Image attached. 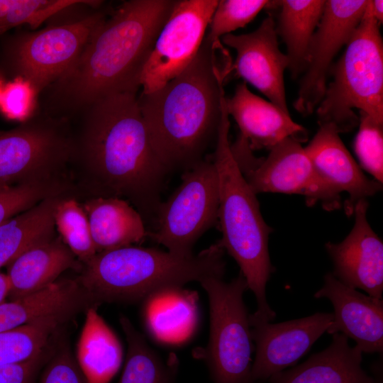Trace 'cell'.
I'll return each mask as SVG.
<instances>
[{"mask_svg": "<svg viewBox=\"0 0 383 383\" xmlns=\"http://www.w3.org/2000/svg\"><path fill=\"white\" fill-rule=\"evenodd\" d=\"M120 323L128 343V353L118 383H174L179 366L178 359L171 353L164 362L158 353L125 316Z\"/></svg>", "mask_w": 383, "mask_h": 383, "instance_id": "cell-28", "label": "cell"}, {"mask_svg": "<svg viewBox=\"0 0 383 383\" xmlns=\"http://www.w3.org/2000/svg\"><path fill=\"white\" fill-rule=\"evenodd\" d=\"M218 179L211 156L184 171L179 186L161 201L148 236L172 254L190 256L197 240L218 222Z\"/></svg>", "mask_w": 383, "mask_h": 383, "instance_id": "cell-9", "label": "cell"}, {"mask_svg": "<svg viewBox=\"0 0 383 383\" xmlns=\"http://www.w3.org/2000/svg\"><path fill=\"white\" fill-rule=\"evenodd\" d=\"M325 0L278 1L279 13L276 32L287 47L293 79L303 74L309 62V50L321 18Z\"/></svg>", "mask_w": 383, "mask_h": 383, "instance_id": "cell-26", "label": "cell"}, {"mask_svg": "<svg viewBox=\"0 0 383 383\" xmlns=\"http://www.w3.org/2000/svg\"><path fill=\"white\" fill-rule=\"evenodd\" d=\"M7 266L9 296L15 300L54 283L64 271L75 267L76 262L75 255L57 238L30 248Z\"/></svg>", "mask_w": 383, "mask_h": 383, "instance_id": "cell-22", "label": "cell"}, {"mask_svg": "<svg viewBox=\"0 0 383 383\" xmlns=\"http://www.w3.org/2000/svg\"><path fill=\"white\" fill-rule=\"evenodd\" d=\"M379 26L368 1L344 52L331 68L333 79L316 109L318 125L331 124L339 133L350 132L358 125L356 109L383 124V42Z\"/></svg>", "mask_w": 383, "mask_h": 383, "instance_id": "cell-6", "label": "cell"}, {"mask_svg": "<svg viewBox=\"0 0 383 383\" xmlns=\"http://www.w3.org/2000/svg\"><path fill=\"white\" fill-rule=\"evenodd\" d=\"M221 40L236 52L231 71L259 90L271 103L289 113L284 74L289 62L279 48L273 17L269 15L251 33L227 34Z\"/></svg>", "mask_w": 383, "mask_h": 383, "instance_id": "cell-15", "label": "cell"}, {"mask_svg": "<svg viewBox=\"0 0 383 383\" xmlns=\"http://www.w3.org/2000/svg\"><path fill=\"white\" fill-rule=\"evenodd\" d=\"M38 94L28 81L22 77H14L4 87L0 98V112L6 119L23 123L31 118Z\"/></svg>", "mask_w": 383, "mask_h": 383, "instance_id": "cell-33", "label": "cell"}, {"mask_svg": "<svg viewBox=\"0 0 383 383\" xmlns=\"http://www.w3.org/2000/svg\"><path fill=\"white\" fill-rule=\"evenodd\" d=\"M226 108L240 129L239 138L254 151L270 150L287 138L301 143L306 129L279 107L252 93L243 82L237 85L231 97L225 99Z\"/></svg>", "mask_w": 383, "mask_h": 383, "instance_id": "cell-19", "label": "cell"}, {"mask_svg": "<svg viewBox=\"0 0 383 383\" xmlns=\"http://www.w3.org/2000/svg\"><path fill=\"white\" fill-rule=\"evenodd\" d=\"M301 143L289 137L272 148L266 157H255L248 148L233 156L255 194H299L309 206L319 203L328 211L340 208V194L318 174Z\"/></svg>", "mask_w": 383, "mask_h": 383, "instance_id": "cell-10", "label": "cell"}, {"mask_svg": "<svg viewBox=\"0 0 383 383\" xmlns=\"http://www.w3.org/2000/svg\"><path fill=\"white\" fill-rule=\"evenodd\" d=\"M318 126V131L304 150L322 179L338 193L348 194L344 207L346 214L352 215L359 201L374 195L382 185L363 174L334 126Z\"/></svg>", "mask_w": 383, "mask_h": 383, "instance_id": "cell-18", "label": "cell"}, {"mask_svg": "<svg viewBox=\"0 0 383 383\" xmlns=\"http://www.w3.org/2000/svg\"><path fill=\"white\" fill-rule=\"evenodd\" d=\"M231 60L221 42L206 37L196 57L160 89L138 96L150 142L170 172L202 160L216 140Z\"/></svg>", "mask_w": 383, "mask_h": 383, "instance_id": "cell-2", "label": "cell"}, {"mask_svg": "<svg viewBox=\"0 0 383 383\" xmlns=\"http://www.w3.org/2000/svg\"><path fill=\"white\" fill-rule=\"evenodd\" d=\"M11 3L12 0H0V27L11 7Z\"/></svg>", "mask_w": 383, "mask_h": 383, "instance_id": "cell-39", "label": "cell"}, {"mask_svg": "<svg viewBox=\"0 0 383 383\" xmlns=\"http://www.w3.org/2000/svg\"><path fill=\"white\" fill-rule=\"evenodd\" d=\"M82 150L104 192L132 199L153 227L169 172L150 142L137 92L107 95L84 109Z\"/></svg>", "mask_w": 383, "mask_h": 383, "instance_id": "cell-3", "label": "cell"}, {"mask_svg": "<svg viewBox=\"0 0 383 383\" xmlns=\"http://www.w3.org/2000/svg\"><path fill=\"white\" fill-rule=\"evenodd\" d=\"M45 194L40 182L0 186V225L39 203Z\"/></svg>", "mask_w": 383, "mask_h": 383, "instance_id": "cell-34", "label": "cell"}, {"mask_svg": "<svg viewBox=\"0 0 383 383\" xmlns=\"http://www.w3.org/2000/svg\"><path fill=\"white\" fill-rule=\"evenodd\" d=\"M368 1L327 0L309 50V62L301 79L294 109L311 114L321 101L332 62L359 25Z\"/></svg>", "mask_w": 383, "mask_h": 383, "instance_id": "cell-12", "label": "cell"}, {"mask_svg": "<svg viewBox=\"0 0 383 383\" xmlns=\"http://www.w3.org/2000/svg\"><path fill=\"white\" fill-rule=\"evenodd\" d=\"M68 316L54 315L0 332V365L17 363L43 353L52 335Z\"/></svg>", "mask_w": 383, "mask_h": 383, "instance_id": "cell-29", "label": "cell"}, {"mask_svg": "<svg viewBox=\"0 0 383 383\" xmlns=\"http://www.w3.org/2000/svg\"><path fill=\"white\" fill-rule=\"evenodd\" d=\"M229 115L225 100L211 158L218 179L219 245L236 261L248 287L256 299L257 310L250 319L271 322L276 313L266 297V286L273 272L268 240L272 229L265 223L256 194L249 187L233 155L228 138Z\"/></svg>", "mask_w": 383, "mask_h": 383, "instance_id": "cell-4", "label": "cell"}, {"mask_svg": "<svg viewBox=\"0 0 383 383\" xmlns=\"http://www.w3.org/2000/svg\"><path fill=\"white\" fill-rule=\"evenodd\" d=\"M89 294L73 280L56 281L47 287L0 304V332L29 323L39 318L70 317ZM90 296V295H89Z\"/></svg>", "mask_w": 383, "mask_h": 383, "instance_id": "cell-24", "label": "cell"}, {"mask_svg": "<svg viewBox=\"0 0 383 383\" xmlns=\"http://www.w3.org/2000/svg\"><path fill=\"white\" fill-rule=\"evenodd\" d=\"M218 0H177L155 42L140 77L141 93L160 89L199 52Z\"/></svg>", "mask_w": 383, "mask_h": 383, "instance_id": "cell-11", "label": "cell"}, {"mask_svg": "<svg viewBox=\"0 0 383 383\" xmlns=\"http://www.w3.org/2000/svg\"><path fill=\"white\" fill-rule=\"evenodd\" d=\"M323 285L313 296L326 298L333 307V319L326 332L340 333L356 343L362 353H383V300L350 288L332 272L323 278Z\"/></svg>", "mask_w": 383, "mask_h": 383, "instance_id": "cell-17", "label": "cell"}, {"mask_svg": "<svg viewBox=\"0 0 383 383\" xmlns=\"http://www.w3.org/2000/svg\"><path fill=\"white\" fill-rule=\"evenodd\" d=\"M223 254L218 243L187 257L155 248L123 247L98 252L85 263L80 285L98 301L145 300L162 289L223 277Z\"/></svg>", "mask_w": 383, "mask_h": 383, "instance_id": "cell-5", "label": "cell"}, {"mask_svg": "<svg viewBox=\"0 0 383 383\" xmlns=\"http://www.w3.org/2000/svg\"><path fill=\"white\" fill-rule=\"evenodd\" d=\"M333 319V313L318 312L278 323L249 321L255 344V358L251 368L252 382L267 381L272 375L295 365L326 332Z\"/></svg>", "mask_w": 383, "mask_h": 383, "instance_id": "cell-14", "label": "cell"}, {"mask_svg": "<svg viewBox=\"0 0 383 383\" xmlns=\"http://www.w3.org/2000/svg\"><path fill=\"white\" fill-rule=\"evenodd\" d=\"M358 132L354 150L361 167L374 180L383 182V124L363 111H359Z\"/></svg>", "mask_w": 383, "mask_h": 383, "instance_id": "cell-32", "label": "cell"}, {"mask_svg": "<svg viewBox=\"0 0 383 383\" xmlns=\"http://www.w3.org/2000/svg\"><path fill=\"white\" fill-rule=\"evenodd\" d=\"M367 199L359 201L354 207L351 231L341 242H328L325 248L333 264L332 274L337 279L382 299L383 243L367 221Z\"/></svg>", "mask_w": 383, "mask_h": 383, "instance_id": "cell-16", "label": "cell"}, {"mask_svg": "<svg viewBox=\"0 0 383 383\" xmlns=\"http://www.w3.org/2000/svg\"><path fill=\"white\" fill-rule=\"evenodd\" d=\"M10 292V283L6 274L0 272V304L5 301V299Z\"/></svg>", "mask_w": 383, "mask_h": 383, "instance_id": "cell-38", "label": "cell"}, {"mask_svg": "<svg viewBox=\"0 0 383 383\" xmlns=\"http://www.w3.org/2000/svg\"><path fill=\"white\" fill-rule=\"evenodd\" d=\"M174 4L130 0L106 17L67 71L48 87L55 111L82 112L107 95L138 92L143 67Z\"/></svg>", "mask_w": 383, "mask_h": 383, "instance_id": "cell-1", "label": "cell"}, {"mask_svg": "<svg viewBox=\"0 0 383 383\" xmlns=\"http://www.w3.org/2000/svg\"><path fill=\"white\" fill-rule=\"evenodd\" d=\"M143 319L157 341L178 344L189 339L199 319L196 292L172 287L160 290L144 300Z\"/></svg>", "mask_w": 383, "mask_h": 383, "instance_id": "cell-21", "label": "cell"}, {"mask_svg": "<svg viewBox=\"0 0 383 383\" xmlns=\"http://www.w3.org/2000/svg\"><path fill=\"white\" fill-rule=\"evenodd\" d=\"M209 297L210 335L206 348L193 355L204 360L214 383H255L251 378L253 350L250 314L243 301L248 289L240 272L226 282L223 277H208L200 282Z\"/></svg>", "mask_w": 383, "mask_h": 383, "instance_id": "cell-7", "label": "cell"}, {"mask_svg": "<svg viewBox=\"0 0 383 383\" xmlns=\"http://www.w3.org/2000/svg\"><path fill=\"white\" fill-rule=\"evenodd\" d=\"M266 0H221L210 20L206 38L211 43L220 42L223 36L231 33L251 22L265 9Z\"/></svg>", "mask_w": 383, "mask_h": 383, "instance_id": "cell-31", "label": "cell"}, {"mask_svg": "<svg viewBox=\"0 0 383 383\" xmlns=\"http://www.w3.org/2000/svg\"><path fill=\"white\" fill-rule=\"evenodd\" d=\"M122 359L118 338L96 309L89 307L77 343L76 360L87 383H109Z\"/></svg>", "mask_w": 383, "mask_h": 383, "instance_id": "cell-25", "label": "cell"}, {"mask_svg": "<svg viewBox=\"0 0 383 383\" xmlns=\"http://www.w3.org/2000/svg\"><path fill=\"white\" fill-rule=\"evenodd\" d=\"M6 83L4 79V77L2 76L1 73L0 72V98L4 89V87L5 86Z\"/></svg>", "mask_w": 383, "mask_h": 383, "instance_id": "cell-40", "label": "cell"}, {"mask_svg": "<svg viewBox=\"0 0 383 383\" xmlns=\"http://www.w3.org/2000/svg\"><path fill=\"white\" fill-rule=\"evenodd\" d=\"M57 203L46 197L0 225V268L30 248L52 239Z\"/></svg>", "mask_w": 383, "mask_h": 383, "instance_id": "cell-27", "label": "cell"}, {"mask_svg": "<svg viewBox=\"0 0 383 383\" xmlns=\"http://www.w3.org/2000/svg\"><path fill=\"white\" fill-rule=\"evenodd\" d=\"M43 353L26 361L0 365V383H34Z\"/></svg>", "mask_w": 383, "mask_h": 383, "instance_id": "cell-36", "label": "cell"}, {"mask_svg": "<svg viewBox=\"0 0 383 383\" xmlns=\"http://www.w3.org/2000/svg\"><path fill=\"white\" fill-rule=\"evenodd\" d=\"M369 7L372 16L377 20L379 24L383 21V1L382 0H370Z\"/></svg>", "mask_w": 383, "mask_h": 383, "instance_id": "cell-37", "label": "cell"}, {"mask_svg": "<svg viewBox=\"0 0 383 383\" xmlns=\"http://www.w3.org/2000/svg\"><path fill=\"white\" fill-rule=\"evenodd\" d=\"M70 140L51 121L31 118L0 131V186L39 182L35 179L65 161Z\"/></svg>", "mask_w": 383, "mask_h": 383, "instance_id": "cell-13", "label": "cell"}, {"mask_svg": "<svg viewBox=\"0 0 383 383\" xmlns=\"http://www.w3.org/2000/svg\"><path fill=\"white\" fill-rule=\"evenodd\" d=\"M106 17L96 11L72 23L9 36L1 45V65L39 94L67 71Z\"/></svg>", "mask_w": 383, "mask_h": 383, "instance_id": "cell-8", "label": "cell"}, {"mask_svg": "<svg viewBox=\"0 0 383 383\" xmlns=\"http://www.w3.org/2000/svg\"><path fill=\"white\" fill-rule=\"evenodd\" d=\"M325 350L311 355L303 363L278 372L270 383H377L362 368V352L351 347L340 333L332 335Z\"/></svg>", "mask_w": 383, "mask_h": 383, "instance_id": "cell-20", "label": "cell"}, {"mask_svg": "<svg viewBox=\"0 0 383 383\" xmlns=\"http://www.w3.org/2000/svg\"><path fill=\"white\" fill-rule=\"evenodd\" d=\"M96 253L132 245L147 236L140 213L118 197H99L84 206Z\"/></svg>", "mask_w": 383, "mask_h": 383, "instance_id": "cell-23", "label": "cell"}, {"mask_svg": "<svg viewBox=\"0 0 383 383\" xmlns=\"http://www.w3.org/2000/svg\"><path fill=\"white\" fill-rule=\"evenodd\" d=\"M40 383H87L77 360L63 348L50 360L41 375Z\"/></svg>", "mask_w": 383, "mask_h": 383, "instance_id": "cell-35", "label": "cell"}, {"mask_svg": "<svg viewBox=\"0 0 383 383\" xmlns=\"http://www.w3.org/2000/svg\"><path fill=\"white\" fill-rule=\"evenodd\" d=\"M54 221L61 240L75 257L87 263L96 254L87 214L75 200L57 201Z\"/></svg>", "mask_w": 383, "mask_h": 383, "instance_id": "cell-30", "label": "cell"}]
</instances>
